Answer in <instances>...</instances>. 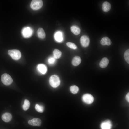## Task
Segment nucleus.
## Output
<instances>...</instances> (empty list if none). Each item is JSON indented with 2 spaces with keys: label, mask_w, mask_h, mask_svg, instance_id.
I'll use <instances>...</instances> for the list:
<instances>
[{
  "label": "nucleus",
  "mask_w": 129,
  "mask_h": 129,
  "mask_svg": "<svg viewBox=\"0 0 129 129\" xmlns=\"http://www.w3.org/2000/svg\"><path fill=\"white\" fill-rule=\"evenodd\" d=\"M49 82L51 86L55 88L58 87L60 84V80L59 77L57 75H54L50 78Z\"/></svg>",
  "instance_id": "1"
},
{
  "label": "nucleus",
  "mask_w": 129,
  "mask_h": 129,
  "mask_svg": "<svg viewBox=\"0 0 129 129\" xmlns=\"http://www.w3.org/2000/svg\"><path fill=\"white\" fill-rule=\"evenodd\" d=\"M8 53V55L13 59L15 60H18L21 56V54L20 51L17 49L9 50Z\"/></svg>",
  "instance_id": "2"
},
{
  "label": "nucleus",
  "mask_w": 129,
  "mask_h": 129,
  "mask_svg": "<svg viewBox=\"0 0 129 129\" xmlns=\"http://www.w3.org/2000/svg\"><path fill=\"white\" fill-rule=\"evenodd\" d=\"M1 80L3 83L5 85H9L13 82V80L10 75L9 74L5 73L2 75Z\"/></svg>",
  "instance_id": "3"
},
{
  "label": "nucleus",
  "mask_w": 129,
  "mask_h": 129,
  "mask_svg": "<svg viewBox=\"0 0 129 129\" xmlns=\"http://www.w3.org/2000/svg\"><path fill=\"white\" fill-rule=\"evenodd\" d=\"M43 5V3L42 0H33L31 1L30 6L32 9L37 10L41 8Z\"/></svg>",
  "instance_id": "4"
},
{
  "label": "nucleus",
  "mask_w": 129,
  "mask_h": 129,
  "mask_svg": "<svg viewBox=\"0 0 129 129\" xmlns=\"http://www.w3.org/2000/svg\"><path fill=\"white\" fill-rule=\"evenodd\" d=\"M83 101L87 104H92L94 101V98L91 95L89 94H86L83 95L82 97Z\"/></svg>",
  "instance_id": "5"
},
{
  "label": "nucleus",
  "mask_w": 129,
  "mask_h": 129,
  "mask_svg": "<svg viewBox=\"0 0 129 129\" xmlns=\"http://www.w3.org/2000/svg\"><path fill=\"white\" fill-rule=\"evenodd\" d=\"M33 32V30L31 28L27 27L23 28L22 31V33L24 38H28L31 36Z\"/></svg>",
  "instance_id": "6"
},
{
  "label": "nucleus",
  "mask_w": 129,
  "mask_h": 129,
  "mask_svg": "<svg viewBox=\"0 0 129 129\" xmlns=\"http://www.w3.org/2000/svg\"><path fill=\"white\" fill-rule=\"evenodd\" d=\"M80 42L82 46L86 47H88L90 43V39L87 35H83L80 38Z\"/></svg>",
  "instance_id": "7"
},
{
  "label": "nucleus",
  "mask_w": 129,
  "mask_h": 129,
  "mask_svg": "<svg viewBox=\"0 0 129 129\" xmlns=\"http://www.w3.org/2000/svg\"><path fill=\"white\" fill-rule=\"evenodd\" d=\"M28 124L30 125L34 126H40L41 124V120L39 118H34L28 121Z\"/></svg>",
  "instance_id": "8"
},
{
  "label": "nucleus",
  "mask_w": 129,
  "mask_h": 129,
  "mask_svg": "<svg viewBox=\"0 0 129 129\" xmlns=\"http://www.w3.org/2000/svg\"><path fill=\"white\" fill-rule=\"evenodd\" d=\"M112 126L111 121L107 120L102 123L100 127L101 129H111Z\"/></svg>",
  "instance_id": "9"
},
{
  "label": "nucleus",
  "mask_w": 129,
  "mask_h": 129,
  "mask_svg": "<svg viewBox=\"0 0 129 129\" xmlns=\"http://www.w3.org/2000/svg\"><path fill=\"white\" fill-rule=\"evenodd\" d=\"M111 42L110 38L107 37L102 38L101 40L100 43L102 45H110L111 44Z\"/></svg>",
  "instance_id": "10"
},
{
  "label": "nucleus",
  "mask_w": 129,
  "mask_h": 129,
  "mask_svg": "<svg viewBox=\"0 0 129 129\" xmlns=\"http://www.w3.org/2000/svg\"><path fill=\"white\" fill-rule=\"evenodd\" d=\"M12 118L11 115L9 113L6 112L4 113L2 115V118L5 122L10 121Z\"/></svg>",
  "instance_id": "11"
},
{
  "label": "nucleus",
  "mask_w": 129,
  "mask_h": 129,
  "mask_svg": "<svg viewBox=\"0 0 129 129\" xmlns=\"http://www.w3.org/2000/svg\"><path fill=\"white\" fill-rule=\"evenodd\" d=\"M37 68L39 71L43 74H45L47 71V67L44 64H39L38 65Z\"/></svg>",
  "instance_id": "12"
},
{
  "label": "nucleus",
  "mask_w": 129,
  "mask_h": 129,
  "mask_svg": "<svg viewBox=\"0 0 129 129\" xmlns=\"http://www.w3.org/2000/svg\"><path fill=\"white\" fill-rule=\"evenodd\" d=\"M109 63V60L106 57L103 58L101 61L100 63V67L102 68H104L107 67Z\"/></svg>",
  "instance_id": "13"
},
{
  "label": "nucleus",
  "mask_w": 129,
  "mask_h": 129,
  "mask_svg": "<svg viewBox=\"0 0 129 129\" xmlns=\"http://www.w3.org/2000/svg\"><path fill=\"white\" fill-rule=\"evenodd\" d=\"M81 62L80 57L78 56H75L73 58L72 61V64L73 65L76 66L79 65Z\"/></svg>",
  "instance_id": "14"
},
{
  "label": "nucleus",
  "mask_w": 129,
  "mask_h": 129,
  "mask_svg": "<svg viewBox=\"0 0 129 129\" xmlns=\"http://www.w3.org/2000/svg\"><path fill=\"white\" fill-rule=\"evenodd\" d=\"M110 4L107 1L104 2L102 5V9L103 11L105 12L109 11L111 9Z\"/></svg>",
  "instance_id": "15"
},
{
  "label": "nucleus",
  "mask_w": 129,
  "mask_h": 129,
  "mask_svg": "<svg viewBox=\"0 0 129 129\" xmlns=\"http://www.w3.org/2000/svg\"><path fill=\"white\" fill-rule=\"evenodd\" d=\"M37 34L38 37L41 39L44 38L46 36L45 32L42 28H38L37 31Z\"/></svg>",
  "instance_id": "16"
},
{
  "label": "nucleus",
  "mask_w": 129,
  "mask_h": 129,
  "mask_svg": "<svg viewBox=\"0 0 129 129\" xmlns=\"http://www.w3.org/2000/svg\"><path fill=\"white\" fill-rule=\"evenodd\" d=\"M71 30L72 33L75 35H78L80 33V29L76 26H72L71 27Z\"/></svg>",
  "instance_id": "17"
},
{
  "label": "nucleus",
  "mask_w": 129,
  "mask_h": 129,
  "mask_svg": "<svg viewBox=\"0 0 129 129\" xmlns=\"http://www.w3.org/2000/svg\"><path fill=\"white\" fill-rule=\"evenodd\" d=\"M53 54L54 58L55 59H58L61 57L62 53L59 50L55 49L53 51Z\"/></svg>",
  "instance_id": "18"
},
{
  "label": "nucleus",
  "mask_w": 129,
  "mask_h": 129,
  "mask_svg": "<svg viewBox=\"0 0 129 129\" xmlns=\"http://www.w3.org/2000/svg\"><path fill=\"white\" fill-rule=\"evenodd\" d=\"M55 40L58 42H60L62 40L63 38L62 34L60 32H57L55 35Z\"/></svg>",
  "instance_id": "19"
},
{
  "label": "nucleus",
  "mask_w": 129,
  "mask_h": 129,
  "mask_svg": "<svg viewBox=\"0 0 129 129\" xmlns=\"http://www.w3.org/2000/svg\"><path fill=\"white\" fill-rule=\"evenodd\" d=\"M30 103L29 101L27 99H25L24 102V103L22 106L23 109L25 111L27 110L30 107Z\"/></svg>",
  "instance_id": "20"
},
{
  "label": "nucleus",
  "mask_w": 129,
  "mask_h": 129,
  "mask_svg": "<svg viewBox=\"0 0 129 129\" xmlns=\"http://www.w3.org/2000/svg\"><path fill=\"white\" fill-rule=\"evenodd\" d=\"M70 90L73 94H75L77 93L79 90L78 87L76 85L72 86L70 87Z\"/></svg>",
  "instance_id": "21"
},
{
  "label": "nucleus",
  "mask_w": 129,
  "mask_h": 129,
  "mask_svg": "<svg viewBox=\"0 0 129 129\" xmlns=\"http://www.w3.org/2000/svg\"><path fill=\"white\" fill-rule=\"evenodd\" d=\"M35 108L37 111L40 113H42L44 111V107L43 105H40L37 104L35 105Z\"/></svg>",
  "instance_id": "22"
},
{
  "label": "nucleus",
  "mask_w": 129,
  "mask_h": 129,
  "mask_svg": "<svg viewBox=\"0 0 129 129\" xmlns=\"http://www.w3.org/2000/svg\"><path fill=\"white\" fill-rule=\"evenodd\" d=\"M66 45L68 47L73 49H76L77 48L76 45L74 43L68 42L66 43Z\"/></svg>",
  "instance_id": "23"
},
{
  "label": "nucleus",
  "mask_w": 129,
  "mask_h": 129,
  "mask_svg": "<svg viewBox=\"0 0 129 129\" xmlns=\"http://www.w3.org/2000/svg\"><path fill=\"white\" fill-rule=\"evenodd\" d=\"M124 58L125 61L129 64V49H128L125 51L124 54Z\"/></svg>",
  "instance_id": "24"
},
{
  "label": "nucleus",
  "mask_w": 129,
  "mask_h": 129,
  "mask_svg": "<svg viewBox=\"0 0 129 129\" xmlns=\"http://www.w3.org/2000/svg\"><path fill=\"white\" fill-rule=\"evenodd\" d=\"M55 61V58L54 57H49L47 60L48 63L52 65L54 64Z\"/></svg>",
  "instance_id": "25"
},
{
  "label": "nucleus",
  "mask_w": 129,
  "mask_h": 129,
  "mask_svg": "<svg viewBox=\"0 0 129 129\" xmlns=\"http://www.w3.org/2000/svg\"><path fill=\"white\" fill-rule=\"evenodd\" d=\"M125 99L126 101L128 102H129V93H128L125 96Z\"/></svg>",
  "instance_id": "26"
}]
</instances>
